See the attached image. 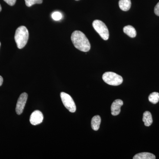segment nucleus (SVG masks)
<instances>
[{
  "mask_svg": "<svg viewBox=\"0 0 159 159\" xmlns=\"http://www.w3.org/2000/svg\"><path fill=\"white\" fill-rule=\"evenodd\" d=\"M4 1L9 6H13L16 2V0H4Z\"/></svg>",
  "mask_w": 159,
  "mask_h": 159,
  "instance_id": "17",
  "label": "nucleus"
},
{
  "mask_svg": "<svg viewBox=\"0 0 159 159\" xmlns=\"http://www.w3.org/2000/svg\"><path fill=\"white\" fill-rule=\"evenodd\" d=\"M63 104L70 112L74 113L76 111V106L74 100L69 94L62 92L60 94Z\"/></svg>",
  "mask_w": 159,
  "mask_h": 159,
  "instance_id": "5",
  "label": "nucleus"
},
{
  "mask_svg": "<svg viewBox=\"0 0 159 159\" xmlns=\"http://www.w3.org/2000/svg\"><path fill=\"white\" fill-rule=\"evenodd\" d=\"M76 1H79V0H76Z\"/></svg>",
  "mask_w": 159,
  "mask_h": 159,
  "instance_id": "21",
  "label": "nucleus"
},
{
  "mask_svg": "<svg viewBox=\"0 0 159 159\" xmlns=\"http://www.w3.org/2000/svg\"><path fill=\"white\" fill-rule=\"evenodd\" d=\"M148 100L153 104H156L159 101V93L157 92L152 93L148 97Z\"/></svg>",
  "mask_w": 159,
  "mask_h": 159,
  "instance_id": "14",
  "label": "nucleus"
},
{
  "mask_svg": "<svg viewBox=\"0 0 159 159\" xmlns=\"http://www.w3.org/2000/svg\"><path fill=\"white\" fill-rule=\"evenodd\" d=\"M3 82V77L2 76H0V86L2 85Z\"/></svg>",
  "mask_w": 159,
  "mask_h": 159,
  "instance_id": "19",
  "label": "nucleus"
},
{
  "mask_svg": "<svg viewBox=\"0 0 159 159\" xmlns=\"http://www.w3.org/2000/svg\"><path fill=\"white\" fill-rule=\"evenodd\" d=\"M154 12L156 15L159 16V2L155 7Z\"/></svg>",
  "mask_w": 159,
  "mask_h": 159,
  "instance_id": "18",
  "label": "nucleus"
},
{
  "mask_svg": "<svg viewBox=\"0 0 159 159\" xmlns=\"http://www.w3.org/2000/svg\"><path fill=\"white\" fill-rule=\"evenodd\" d=\"M26 6L31 7L34 4H40L43 3V0H25Z\"/></svg>",
  "mask_w": 159,
  "mask_h": 159,
  "instance_id": "15",
  "label": "nucleus"
},
{
  "mask_svg": "<svg viewBox=\"0 0 159 159\" xmlns=\"http://www.w3.org/2000/svg\"><path fill=\"white\" fill-rule=\"evenodd\" d=\"M28 94L25 93H23L20 95L19 98L18 99L16 108V111L17 115H20L22 113L28 99Z\"/></svg>",
  "mask_w": 159,
  "mask_h": 159,
  "instance_id": "6",
  "label": "nucleus"
},
{
  "mask_svg": "<svg viewBox=\"0 0 159 159\" xmlns=\"http://www.w3.org/2000/svg\"><path fill=\"white\" fill-rule=\"evenodd\" d=\"M0 46H1V43H0Z\"/></svg>",
  "mask_w": 159,
  "mask_h": 159,
  "instance_id": "22",
  "label": "nucleus"
},
{
  "mask_svg": "<svg viewBox=\"0 0 159 159\" xmlns=\"http://www.w3.org/2000/svg\"><path fill=\"white\" fill-rule=\"evenodd\" d=\"M29 32L25 26H21L19 27L15 34V40L19 49H22L25 46L28 41Z\"/></svg>",
  "mask_w": 159,
  "mask_h": 159,
  "instance_id": "2",
  "label": "nucleus"
},
{
  "mask_svg": "<svg viewBox=\"0 0 159 159\" xmlns=\"http://www.w3.org/2000/svg\"><path fill=\"white\" fill-rule=\"evenodd\" d=\"M155 156L149 152H141L136 154L134 157V159H155Z\"/></svg>",
  "mask_w": 159,
  "mask_h": 159,
  "instance_id": "9",
  "label": "nucleus"
},
{
  "mask_svg": "<svg viewBox=\"0 0 159 159\" xmlns=\"http://www.w3.org/2000/svg\"><path fill=\"white\" fill-rule=\"evenodd\" d=\"M123 31L131 38H134L137 35L136 31L132 26L127 25L123 28Z\"/></svg>",
  "mask_w": 159,
  "mask_h": 159,
  "instance_id": "12",
  "label": "nucleus"
},
{
  "mask_svg": "<svg viewBox=\"0 0 159 159\" xmlns=\"http://www.w3.org/2000/svg\"><path fill=\"white\" fill-rule=\"evenodd\" d=\"M102 78L104 82L110 85H119L123 82L122 77L113 72H106L102 75Z\"/></svg>",
  "mask_w": 159,
  "mask_h": 159,
  "instance_id": "3",
  "label": "nucleus"
},
{
  "mask_svg": "<svg viewBox=\"0 0 159 159\" xmlns=\"http://www.w3.org/2000/svg\"><path fill=\"white\" fill-rule=\"evenodd\" d=\"M119 8L123 11H127L130 9L131 2L130 0H119Z\"/></svg>",
  "mask_w": 159,
  "mask_h": 159,
  "instance_id": "13",
  "label": "nucleus"
},
{
  "mask_svg": "<svg viewBox=\"0 0 159 159\" xmlns=\"http://www.w3.org/2000/svg\"><path fill=\"white\" fill-rule=\"evenodd\" d=\"M43 119V116L40 111L36 110L34 111L31 114L30 118V122L32 125H35L40 124L42 122Z\"/></svg>",
  "mask_w": 159,
  "mask_h": 159,
  "instance_id": "7",
  "label": "nucleus"
},
{
  "mask_svg": "<svg viewBox=\"0 0 159 159\" xmlns=\"http://www.w3.org/2000/svg\"><path fill=\"white\" fill-rule=\"evenodd\" d=\"M2 11V6H1V5H0V11Z\"/></svg>",
  "mask_w": 159,
  "mask_h": 159,
  "instance_id": "20",
  "label": "nucleus"
},
{
  "mask_svg": "<svg viewBox=\"0 0 159 159\" xmlns=\"http://www.w3.org/2000/svg\"><path fill=\"white\" fill-rule=\"evenodd\" d=\"M101 123V118L99 116H96L93 117L91 121V126L94 130L97 131L99 129Z\"/></svg>",
  "mask_w": 159,
  "mask_h": 159,
  "instance_id": "11",
  "label": "nucleus"
},
{
  "mask_svg": "<svg viewBox=\"0 0 159 159\" xmlns=\"http://www.w3.org/2000/svg\"><path fill=\"white\" fill-rule=\"evenodd\" d=\"M143 122L145 126H149L152 124L153 122L152 116L150 112L148 111H146L143 114Z\"/></svg>",
  "mask_w": 159,
  "mask_h": 159,
  "instance_id": "10",
  "label": "nucleus"
},
{
  "mask_svg": "<svg viewBox=\"0 0 159 159\" xmlns=\"http://www.w3.org/2000/svg\"><path fill=\"white\" fill-rule=\"evenodd\" d=\"M71 39L74 47L80 51L86 52L90 50L89 41L81 31H74L71 35Z\"/></svg>",
  "mask_w": 159,
  "mask_h": 159,
  "instance_id": "1",
  "label": "nucleus"
},
{
  "mask_svg": "<svg viewBox=\"0 0 159 159\" xmlns=\"http://www.w3.org/2000/svg\"><path fill=\"white\" fill-rule=\"evenodd\" d=\"M123 102L121 99L115 100L111 106V113L112 115L116 116L119 115L121 112V107L123 105Z\"/></svg>",
  "mask_w": 159,
  "mask_h": 159,
  "instance_id": "8",
  "label": "nucleus"
},
{
  "mask_svg": "<svg viewBox=\"0 0 159 159\" xmlns=\"http://www.w3.org/2000/svg\"><path fill=\"white\" fill-rule=\"evenodd\" d=\"M52 17L55 20H59L62 18V15L58 11H55L52 14Z\"/></svg>",
  "mask_w": 159,
  "mask_h": 159,
  "instance_id": "16",
  "label": "nucleus"
},
{
  "mask_svg": "<svg viewBox=\"0 0 159 159\" xmlns=\"http://www.w3.org/2000/svg\"><path fill=\"white\" fill-rule=\"evenodd\" d=\"M93 27L102 39L107 40L109 36V33L107 27L104 23L100 20H95L93 23Z\"/></svg>",
  "mask_w": 159,
  "mask_h": 159,
  "instance_id": "4",
  "label": "nucleus"
}]
</instances>
